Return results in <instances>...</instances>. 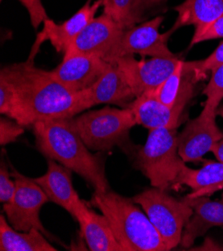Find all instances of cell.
Listing matches in <instances>:
<instances>
[{"label":"cell","mask_w":223,"mask_h":251,"mask_svg":"<svg viewBox=\"0 0 223 251\" xmlns=\"http://www.w3.org/2000/svg\"><path fill=\"white\" fill-rule=\"evenodd\" d=\"M80 225V231L91 251H124L115 238L106 216L91 210L81 202L74 216Z\"/></svg>","instance_id":"ac0fdd59"},{"label":"cell","mask_w":223,"mask_h":251,"mask_svg":"<svg viewBox=\"0 0 223 251\" xmlns=\"http://www.w3.org/2000/svg\"><path fill=\"white\" fill-rule=\"evenodd\" d=\"M100 6H102L101 0H96L92 4L88 0L75 14L61 24H57L49 18L46 19L43 22V29L37 34L28 60L33 61L40 45L46 40L50 41L57 52L65 53L71 42L95 18V14Z\"/></svg>","instance_id":"7c38bea8"},{"label":"cell","mask_w":223,"mask_h":251,"mask_svg":"<svg viewBox=\"0 0 223 251\" xmlns=\"http://www.w3.org/2000/svg\"><path fill=\"white\" fill-rule=\"evenodd\" d=\"M218 38H223V14L209 25L202 35L196 40L195 44Z\"/></svg>","instance_id":"f1b7e54d"},{"label":"cell","mask_w":223,"mask_h":251,"mask_svg":"<svg viewBox=\"0 0 223 251\" xmlns=\"http://www.w3.org/2000/svg\"><path fill=\"white\" fill-rule=\"evenodd\" d=\"M222 195H223V194H222Z\"/></svg>","instance_id":"d6a6232c"},{"label":"cell","mask_w":223,"mask_h":251,"mask_svg":"<svg viewBox=\"0 0 223 251\" xmlns=\"http://www.w3.org/2000/svg\"><path fill=\"white\" fill-rule=\"evenodd\" d=\"M11 175L14 177L16 189L10 201L3 204V210L11 226L19 231L38 229L52 240L56 238L49 233L40 220V210L49 199L42 188L25 175L13 168Z\"/></svg>","instance_id":"52a82bcc"},{"label":"cell","mask_w":223,"mask_h":251,"mask_svg":"<svg viewBox=\"0 0 223 251\" xmlns=\"http://www.w3.org/2000/svg\"><path fill=\"white\" fill-rule=\"evenodd\" d=\"M0 78L12 90L5 115L23 126L38 121L73 118L90 108L81 92H73L55 80L49 71L37 68L33 61L5 66Z\"/></svg>","instance_id":"6da1fadb"},{"label":"cell","mask_w":223,"mask_h":251,"mask_svg":"<svg viewBox=\"0 0 223 251\" xmlns=\"http://www.w3.org/2000/svg\"><path fill=\"white\" fill-rule=\"evenodd\" d=\"M163 1H165V0H143V9L146 10V9L153 7Z\"/></svg>","instance_id":"4dcf8cb0"},{"label":"cell","mask_w":223,"mask_h":251,"mask_svg":"<svg viewBox=\"0 0 223 251\" xmlns=\"http://www.w3.org/2000/svg\"><path fill=\"white\" fill-rule=\"evenodd\" d=\"M70 120L85 145L93 151L124 145L130 129L137 124L131 109L110 106L82 112Z\"/></svg>","instance_id":"5b68a950"},{"label":"cell","mask_w":223,"mask_h":251,"mask_svg":"<svg viewBox=\"0 0 223 251\" xmlns=\"http://www.w3.org/2000/svg\"><path fill=\"white\" fill-rule=\"evenodd\" d=\"M216 114H217L218 116H221V117H223V105H221V106H219V107H218Z\"/></svg>","instance_id":"1f68e13d"},{"label":"cell","mask_w":223,"mask_h":251,"mask_svg":"<svg viewBox=\"0 0 223 251\" xmlns=\"http://www.w3.org/2000/svg\"><path fill=\"white\" fill-rule=\"evenodd\" d=\"M70 119H50L34 123L32 130L37 149L47 159H53L77 173L93 187L94 192L109 191L104 157L90 152Z\"/></svg>","instance_id":"7a4b0ae2"},{"label":"cell","mask_w":223,"mask_h":251,"mask_svg":"<svg viewBox=\"0 0 223 251\" xmlns=\"http://www.w3.org/2000/svg\"><path fill=\"white\" fill-rule=\"evenodd\" d=\"M184 71L185 62L180 60L175 70L169 75L168 78L158 88L153 91L155 97L164 105L173 107L177 103L182 90Z\"/></svg>","instance_id":"603a6c76"},{"label":"cell","mask_w":223,"mask_h":251,"mask_svg":"<svg viewBox=\"0 0 223 251\" xmlns=\"http://www.w3.org/2000/svg\"><path fill=\"white\" fill-rule=\"evenodd\" d=\"M19 2L28 11L31 24L34 28H38L41 23L48 19L41 0H19Z\"/></svg>","instance_id":"83f0119b"},{"label":"cell","mask_w":223,"mask_h":251,"mask_svg":"<svg viewBox=\"0 0 223 251\" xmlns=\"http://www.w3.org/2000/svg\"><path fill=\"white\" fill-rule=\"evenodd\" d=\"M185 200L193 209V215L182 233L181 245L190 247L212 227H223V195L221 200H210L208 196L189 197Z\"/></svg>","instance_id":"e0dca14e"},{"label":"cell","mask_w":223,"mask_h":251,"mask_svg":"<svg viewBox=\"0 0 223 251\" xmlns=\"http://www.w3.org/2000/svg\"><path fill=\"white\" fill-rule=\"evenodd\" d=\"M109 64L100 57L76 54L63 57L62 62L49 73L66 88L77 93L91 87Z\"/></svg>","instance_id":"5bb4252c"},{"label":"cell","mask_w":223,"mask_h":251,"mask_svg":"<svg viewBox=\"0 0 223 251\" xmlns=\"http://www.w3.org/2000/svg\"><path fill=\"white\" fill-rule=\"evenodd\" d=\"M23 125L14 119L1 118L0 119V144L2 146L14 142L20 135L24 133Z\"/></svg>","instance_id":"484cf974"},{"label":"cell","mask_w":223,"mask_h":251,"mask_svg":"<svg viewBox=\"0 0 223 251\" xmlns=\"http://www.w3.org/2000/svg\"><path fill=\"white\" fill-rule=\"evenodd\" d=\"M132 199L150 219L168 250L175 248L181 242L183 230L193 215V209L185 198L178 200L169 195L167 190L153 187Z\"/></svg>","instance_id":"8992f818"},{"label":"cell","mask_w":223,"mask_h":251,"mask_svg":"<svg viewBox=\"0 0 223 251\" xmlns=\"http://www.w3.org/2000/svg\"><path fill=\"white\" fill-rule=\"evenodd\" d=\"M91 204L110 223L118 243L124 251H168L154 225L133 201L111 189L92 195Z\"/></svg>","instance_id":"3957f363"},{"label":"cell","mask_w":223,"mask_h":251,"mask_svg":"<svg viewBox=\"0 0 223 251\" xmlns=\"http://www.w3.org/2000/svg\"><path fill=\"white\" fill-rule=\"evenodd\" d=\"M181 59L178 57H151L137 61L133 56H124L114 62L124 74L136 98L145 92L154 91L175 70Z\"/></svg>","instance_id":"30bf717a"},{"label":"cell","mask_w":223,"mask_h":251,"mask_svg":"<svg viewBox=\"0 0 223 251\" xmlns=\"http://www.w3.org/2000/svg\"><path fill=\"white\" fill-rule=\"evenodd\" d=\"M12 175L8 171V167L4 160H1L0 164V201L3 204L10 201L14 195L16 184L10 177Z\"/></svg>","instance_id":"4316f807"},{"label":"cell","mask_w":223,"mask_h":251,"mask_svg":"<svg viewBox=\"0 0 223 251\" xmlns=\"http://www.w3.org/2000/svg\"><path fill=\"white\" fill-rule=\"evenodd\" d=\"M193 95V83L186 76L184 71L182 90L177 103L168 107L161 103L153 94V91L145 92L137 97L126 108L131 109L136 123L152 130L157 128L176 129L180 124V118L184 107Z\"/></svg>","instance_id":"9c48e42d"},{"label":"cell","mask_w":223,"mask_h":251,"mask_svg":"<svg viewBox=\"0 0 223 251\" xmlns=\"http://www.w3.org/2000/svg\"><path fill=\"white\" fill-rule=\"evenodd\" d=\"M211 152L214 154L216 159L223 163V138L217 141L211 148Z\"/></svg>","instance_id":"f546056e"},{"label":"cell","mask_w":223,"mask_h":251,"mask_svg":"<svg viewBox=\"0 0 223 251\" xmlns=\"http://www.w3.org/2000/svg\"><path fill=\"white\" fill-rule=\"evenodd\" d=\"M223 64V42L219 44V46L214 50V51L205 59L200 61L191 62L193 67L196 79L205 74L207 71H212L216 67Z\"/></svg>","instance_id":"d4e9b609"},{"label":"cell","mask_w":223,"mask_h":251,"mask_svg":"<svg viewBox=\"0 0 223 251\" xmlns=\"http://www.w3.org/2000/svg\"><path fill=\"white\" fill-rule=\"evenodd\" d=\"M211 72L210 80L203 90V94L206 95V101L201 113L216 117L217 109L223 99V64Z\"/></svg>","instance_id":"cb8c5ba5"},{"label":"cell","mask_w":223,"mask_h":251,"mask_svg":"<svg viewBox=\"0 0 223 251\" xmlns=\"http://www.w3.org/2000/svg\"><path fill=\"white\" fill-rule=\"evenodd\" d=\"M82 93L89 107L97 104H115L126 108L136 99L126 77L116 63H110L100 78Z\"/></svg>","instance_id":"9a60e30c"},{"label":"cell","mask_w":223,"mask_h":251,"mask_svg":"<svg viewBox=\"0 0 223 251\" xmlns=\"http://www.w3.org/2000/svg\"><path fill=\"white\" fill-rule=\"evenodd\" d=\"M103 13L126 30L143 18V0H101Z\"/></svg>","instance_id":"7402d4cb"},{"label":"cell","mask_w":223,"mask_h":251,"mask_svg":"<svg viewBox=\"0 0 223 251\" xmlns=\"http://www.w3.org/2000/svg\"><path fill=\"white\" fill-rule=\"evenodd\" d=\"M174 10L177 12V18L168 31L169 34L180 27L193 25V46L209 25L223 14V0H184Z\"/></svg>","instance_id":"d6986e66"},{"label":"cell","mask_w":223,"mask_h":251,"mask_svg":"<svg viewBox=\"0 0 223 251\" xmlns=\"http://www.w3.org/2000/svg\"><path fill=\"white\" fill-rule=\"evenodd\" d=\"M204 161L200 169H192L185 164L175 179L173 188L187 185L192 189V193L187 195L189 197L210 196L223 189V163Z\"/></svg>","instance_id":"ffe728a7"},{"label":"cell","mask_w":223,"mask_h":251,"mask_svg":"<svg viewBox=\"0 0 223 251\" xmlns=\"http://www.w3.org/2000/svg\"><path fill=\"white\" fill-rule=\"evenodd\" d=\"M176 129L149 130L145 144L136 155V167L153 187L163 190L173 188L185 162L178 154Z\"/></svg>","instance_id":"277c9868"},{"label":"cell","mask_w":223,"mask_h":251,"mask_svg":"<svg viewBox=\"0 0 223 251\" xmlns=\"http://www.w3.org/2000/svg\"><path fill=\"white\" fill-rule=\"evenodd\" d=\"M72 172L57 161L48 159L47 171L33 180L45 192L49 201L61 206L74 217L83 200L73 187Z\"/></svg>","instance_id":"2e32d148"},{"label":"cell","mask_w":223,"mask_h":251,"mask_svg":"<svg viewBox=\"0 0 223 251\" xmlns=\"http://www.w3.org/2000/svg\"><path fill=\"white\" fill-rule=\"evenodd\" d=\"M162 22L163 16H157L138 26L124 30L104 60L111 63L120 57L133 56V54L150 57H176L167 46L169 32L166 34L159 32Z\"/></svg>","instance_id":"ba28073f"},{"label":"cell","mask_w":223,"mask_h":251,"mask_svg":"<svg viewBox=\"0 0 223 251\" xmlns=\"http://www.w3.org/2000/svg\"><path fill=\"white\" fill-rule=\"evenodd\" d=\"M38 229L19 231L0 215V250L1 251H57Z\"/></svg>","instance_id":"44dd1931"},{"label":"cell","mask_w":223,"mask_h":251,"mask_svg":"<svg viewBox=\"0 0 223 251\" xmlns=\"http://www.w3.org/2000/svg\"><path fill=\"white\" fill-rule=\"evenodd\" d=\"M222 138L223 132L217 126L216 117L200 113L189 120L178 135V154L185 163L202 160L203 155L211 152L212 146Z\"/></svg>","instance_id":"4fadbf2b"},{"label":"cell","mask_w":223,"mask_h":251,"mask_svg":"<svg viewBox=\"0 0 223 251\" xmlns=\"http://www.w3.org/2000/svg\"><path fill=\"white\" fill-rule=\"evenodd\" d=\"M124 29L106 14L92 19L75 37L64 53V57L76 54L92 55L104 59L116 45Z\"/></svg>","instance_id":"8fae6325"}]
</instances>
